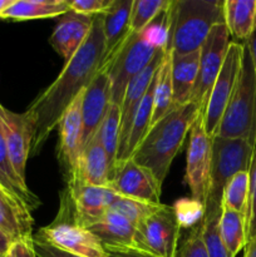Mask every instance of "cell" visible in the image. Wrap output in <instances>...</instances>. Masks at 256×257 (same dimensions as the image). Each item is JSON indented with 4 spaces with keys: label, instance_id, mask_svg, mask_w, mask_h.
Here are the masks:
<instances>
[{
    "label": "cell",
    "instance_id": "obj_1",
    "mask_svg": "<svg viewBox=\"0 0 256 257\" xmlns=\"http://www.w3.org/2000/svg\"><path fill=\"white\" fill-rule=\"evenodd\" d=\"M105 55L102 15L93 17L92 28L72 59L64 64L57 79L33 100L25 110L34 127L32 153L37 155L45 141L59 125L67 108L89 85L93 78L102 69Z\"/></svg>",
    "mask_w": 256,
    "mask_h": 257
},
{
    "label": "cell",
    "instance_id": "obj_2",
    "mask_svg": "<svg viewBox=\"0 0 256 257\" xmlns=\"http://www.w3.org/2000/svg\"><path fill=\"white\" fill-rule=\"evenodd\" d=\"M202 113V108L193 102L172 108L151 127L131 160L150 170L162 185L191 127Z\"/></svg>",
    "mask_w": 256,
    "mask_h": 257
},
{
    "label": "cell",
    "instance_id": "obj_3",
    "mask_svg": "<svg viewBox=\"0 0 256 257\" xmlns=\"http://www.w3.org/2000/svg\"><path fill=\"white\" fill-rule=\"evenodd\" d=\"M225 23L223 2L177 0L170 5L166 52L190 54L197 52L215 25Z\"/></svg>",
    "mask_w": 256,
    "mask_h": 257
},
{
    "label": "cell",
    "instance_id": "obj_4",
    "mask_svg": "<svg viewBox=\"0 0 256 257\" xmlns=\"http://www.w3.org/2000/svg\"><path fill=\"white\" fill-rule=\"evenodd\" d=\"M215 136L242 138L256 148V73L246 43H243L242 62L235 89Z\"/></svg>",
    "mask_w": 256,
    "mask_h": 257
},
{
    "label": "cell",
    "instance_id": "obj_5",
    "mask_svg": "<svg viewBox=\"0 0 256 257\" xmlns=\"http://www.w3.org/2000/svg\"><path fill=\"white\" fill-rule=\"evenodd\" d=\"M255 147L242 138L212 137L210 185L205 213L221 212L223 188L240 172H250Z\"/></svg>",
    "mask_w": 256,
    "mask_h": 257
},
{
    "label": "cell",
    "instance_id": "obj_6",
    "mask_svg": "<svg viewBox=\"0 0 256 257\" xmlns=\"http://www.w3.org/2000/svg\"><path fill=\"white\" fill-rule=\"evenodd\" d=\"M158 49L161 48L153 44L143 32H131L119 49L103 67L107 69L112 83L113 104L120 107L130 82L150 64Z\"/></svg>",
    "mask_w": 256,
    "mask_h": 257
},
{
    "label": "cell",
    "instance_id": "obj_7",
    "mask_svg": "<svg viewBox=\"0 0 256 257\" xmlns=\"http://www.w3.org/2000/svg\"><path fill=\"white\" fill-rule=\"evenodd\" d=\"M117 193L109 187L70 185L62 198L57 220L72 221L82 227L94 225L109 211Z\"/></svg>",
    "mask_w": 256,
    "mask_h": 257
},
{
    "label": "cell",
    "instance_id": "obj_8",
    "mask_svg": "<svg viewBox=\"0 0 256 257\" xmlns=\"http://www.w3.org/2000/svg\"><path fill=\"white\" fill-rule=\"evenodd\" d=\"M181 228L173 206L162 205L137 226L136 248L158 257H176Z\"/></svg>",
    "mask_w": 256,
    "mask_h": 257
},
{
    "label": "cell",
    "instance_id": "obj_9",
    "mask_svg": "<svg viewBox=\"0 0 256 257\" xmlns=\"http://www.w3.org/2000/svg\"><path fill=\"white\" fill-rule=\"evenodd\" d=\"M242 54L243 43L231 42L228 45L225 62H223L222 68L213 83L205 110L202 113L205 131L210 137H215L221 118L225 113L228 100L235 89L238 73H240L241 62H242Z\"/></svg>",
    "mask_w": 256,
    "mask_h": 257
},
{
    "label": "cell",
    "instance_id": "obj_10",
    "mask_svg": "<svg viewBox=\"0 0 256 257\" xmlns=\"http://www.w3.org/2000/svg\"><path fill=\"white\" fill-rule=\"evenodd\" d=\"M211 158H212V137L206 133L202 114H200L190 130L185 181L190 187L193 200L201 203L203 207H205L208 185H210Z\"/></svg>",
    "mask_w": 256,
    "mask_h": 257
},
{
    "label": "cell",
    "instance_id": "obj_11",
    "mask_svg": "<svg viewBox=\"0 0 256 257\" xmlns=\"http://www.w3.org/2000/svg\"><path fill=\"white\" fill-rule=\"evenodd\" d=\"M230 43V33L225 23H222L211 29L205 43L200 48L198 74L190 102L197 103L202 110H205L213 83L225 62Z\"/></svg>",
    "mask_w": 256,
    "mask_h": 257
},
{
    "label": "cell",
    "instance_id": "obj_12",
    "mask_svg": "<svg viewBox=\"0 0 256 257\" xmlns=\"http://www.w3.org/2000/svg\"><path fill=\"white\" fill-rule=\"evenodd\" d=\"M33 238L69 251L82 257H107L100 241L85 227L72 221L57 220L49 226L42 227Z\"/></svg>",
    "mask_w": 256,
    "mask_h": 257
},
{
    "label": "cell",
    "instance_id": "obj_13",
    "mask_svg": "<svg viewBox=\"0 0 256 257\" xmlns=\"http://www.w3.org/2000/svg\"><path fill=\"white\" fill-rule=\"evenodd\" d=\"M82 95L83 92L67 108L59 122V145L57 157L65 183L73 182L78 161L82 155Z\"/></svg>",
    "mask_w": 256,
    "mask_h": 257
},
{
    "label": "cell",
    "instance_id": "obj_14",
    "mask_svg": "<svg viewBox=\"0 0 256 257\" xmlns=\"http://www.w3.org/2000/svg\"><path fill=\"white\" fill-rule=\"evenodd\" d=\"M165 48L158 49L150 64L131 80L125 89L124 97H123L122 104H120V137L117 152V165L127 161L125 160V150H127L128 135H130L133 118H135L138 107L147 93L148 88L155 79L156 73L165 58Z\"/></svg>",
    "mask_w": 256,
    "mask_h": 257
},
{
    "label": "cell",
    "instance_id": "obj_15",
    "mask_svg": "<svg viewBox=\"0 0 256 257\" xmlns=\"http://www.w3.org/2000/svg\"><path fill=\"white\" fill-rule=\"evenodd\" d=\"M0 123L13 167L18 176L27 182L25 168L34 138L32 119L25 112L15 113L0 104Z\"/></svg>",
    "mask_w": 256,
    "mask_h": 257
},
{
    "label": "cell",
    "instance_id": "obj_16",
    "mask_svg": "<svg viewBox=\"0 0 256 257\" xmlns=\"http://www.w3.org/2000/svg\"><path fill=\"white\" fill-rule=\"evenodd\" d=\"M108 187L119 196L161 205L162 185L150 170L137 165L131 158L118 163Z\"/></svg>",
    "mask_w": 256,
    "mask_h": 257
},
{
    "label": "cell",
    "instance_id": "obj_17",
    "mask_svg": "<svg viewBox=\"0 0 256 257\" xmlns=\"http://www.w3.org/2000/svg\"><path fill=\"white\" fill-rule=\"evenodd\" d=\"M112 103V83L105 68L97 73L82 95V147L97 135ZM83 151V150H82Z\"/></svg>",
    "mask_w": 256,
    "mask_h": 257
},
{
    "label": "cell",
    "instance_id": "obj_18",
    "mask_svg": "<svg viewBox=\"0 0 256 257\" xmlns=\"http://www.w3.org/2000/svg\"><path fill=\"white\" fill-rule=\"evenodd\" d=\"M92 23L93 17L79 14L73 10L60 17L59 23L50 35L49 44L65 63L72 59L75 52L87 39Z\"/></svg>",
    "mask_w": 256,
    "mask_h": 257
},
{
    "label": "cell",
    "instance_id": "obj_19",
    "mask_svg": "<svg viewBox=\"0 0 256 257\" xmlns=\"http://www.w3.org/2000/svg\"><path fill=\"white\" fill-rule=\"evenodd\" d=\"M132 7L133 0H114L112 7L105 13L100 14L105 45L103 67L109 62L110 58L115 54V52L131 34Z\"/></svg>",
    "mask_w": 256,
    "mask_h": 257
},
{
    "label": "cell",
    "instance_id": "obj_20",
    "mask_svg": "<svg viewBox=\"0 0 256 257\" xmlns=\"http://www.w3.org/2000/svg\"><path fill=\"white\" fill-rule=\"evenodd\" d=\"M0 190L28 212L32 213L40 206L39 197L29 190L27 182L18 176L13 167L5 143L2 123H0Z\"/></svg>",
    "mask_w": 256,
    "mask_h": 257
},
{
    "label": "cell",
    "instance_id": "obj_21",
    "mask_svg": "<svg viewBox=\"0 0 256 257\" xmlns=\"http://www.w3.org/2000/svg\"><path fill=\"white\" fill-rule=\"evenodd\" d=\"M109 181L110 170L107 155L97 138L94 137L83 148L82 155L78 161L74 180L67 186L85 185L108 187Z\"/></svg>",
    "mask_w": 256,
    "mask_h": 257
},
{
    "label": "cell",
    "instance_id": "obj_22",
    "mask_svg": "<svg viewBox=\"0 0 256 257\" xmlns=\"http://www.w3.org/2000/svg\"><path fill=\"white\" fill-rule=\"evenodd\" d=\"M200 65V50L190 54L171 53V77H172L173 107H180L190 102L195 88Z\"/></svg>",
    "mask_w": 256,
    "mask_h": 257
},
{
    "label": "cell",
    "instance_id": "obj_23",
    "mask_svg": "<svg viewBox=\"0 0 256 257\" xmlns=\"http://www.w3.org/2000/svg\"><path fill=\"white\" fill-rule=\"evenodd\" d=\"M93 233L103 247H135L137 227L127 218L108 211L102 220L87 227Z\"/></svg>",
    "mask_w": 256,
    "mask_h": 257
},
{
    "label": "cell",
    "instance_id": "obj_24",
    "mask_svg": "<svg viewBox=\"0 0 256 257\" xmlns=\"http://www.w3.org/2000/svg\"><path fill=\"white\" fill-rule=\"evenodd\" d=\"M32 213L18 206L0 190V230L13 242L33 243Z\"/></svg>",
    "mask_w": 256,
    "mask_h": 257
},
{
    "label": "cell",
    "instance_id": "obj_25",
    "mask_svg": "<svg viewBox=\"0 0 256 257\" xmlns=\"http://www.w3.org/2000/svg\"><path fill=\"white\" fill-rule=\"evenodd\" d=\"M68 0H14L12 5L0 14V19L33 20L62 17L69 12Z\"/></svg>",
    "mask_w": 256,
    "mask_h": 257
},
{
    "label": "cell",
    "instance_id": "obj_26",
    "mask_svg": "<svg viewBox=\"0 0 256 257\" xmlns=\"http://www.w3.org/2000/svg\"><path fill=\"white\" fill-rule=\"evenodd\" d=\"M223 18L230 35L246 43L256 24V0H225Z\"/></svg>",
    "mask_w": 256,
    "mask_h": 257
},
{
    "label": "cell",
    "instance_id": "obj_27",
    "mask_svg": "<svg viewBox=\"0 0 256 257\" xmlns=\"http://www.w3.org/2000/svg\"><path fill=\"white\" fill-rule=\"evenodd\" d=\"M218 230L223 245L231 257H235L247 245L246 236V217L230 208L221 207Z\"/></svg>",
    "mask_w": 256,
    "mask_h": 257
},
{
    "label": "cell",
    "instance_id": "obj_28",
    "mask_svg": "<svg viewBox=\"0 0 256 257\" xmlns=\"http://www.w3.org/2000/svg\"><path fill=\"white\" fill-rule=\"evenodd\" d=\"M120 137V107L110 103L108 112L98 130L95 138L104 150L107 155L108 163L110 170V181L114 175L115 166H117V152L119 146ZM109 181V183H110Z\"/></svg>",
    "mask_w": 256,
    "mask_h": 257
},
{
    "label": "cell",
    "instance_id": "obj_29",
    "mask_svg": "<svg viewBox=\"0 0 256 257\" xmlns=\"http://www.w3.org/2000/svg\"><path fill=\"white\" fill-rule=\"evenodd\" d=\"M173 107V89H172V77H171V53L166 52L165 58L161 63L160 68L156 74L155 92H153V124L158 122L162 117H165Z\"/></svg>",
    "mask_w": 256,
    "mask_h": 257
},
{
    "label": "cell",
    "instance_id": "obj_30",
    "mask_svg": "<svg viewBox=\"0 0 256 257\" xmlns=\"http://www.w3.org/2000/svg\"><path fill=\"white\" fill-rule=\"evenodd\" d=\"M157 74V73H156ZM155 82L156 77L153 79L152 84L148 88L147 93L143 97L140 107H138L137 113L133 118L132 125H131L130 135H128L127 141V150H125V160H130L131 156L135 153L138 146L145 140L146 135L151 130V123H152L153 114V92H155Z\"/></svg>",
    "mask_w": 256,
    "mask_h": 257
},
{
    "label": "cell",
    "instance_id": "obj_31",
    "mask_svg": "<svg viewBox=\"0 0 256 257\" xmlns=\"http://www.w3.org/2000/svg\"><path fill=\"white\" fill-rule=\"evenodd\" d=\"M248 190H250L248 172H240L235 175L223 188L221 207L230 208L246 217L248 207Z\"/></svg>",
    "mask_w": 256,
    "mask_h": 257
},
{
    "label": "cell",
    "instance_id": "obj_32",
    "mask_svg": "<svg viewBox=\"0 0 256 257\" xmlns=\"http://www.w3.org/2000/svg\"><path fill=\"white\" fill-rule=\"evenodd\" d=\"M163 203L155 205V203L146 202V201L136 200V198L124 197V196L117 195L115 200L113 201L109 211L115 213H119L124 218H127L131 223L137 227L141 222L150 217L151 215L158 211Z\"/></svg>",
    "mask_w": 256,
    "mask_h": 257
},
{
    "label": "cell",
    "instance_id": "obj_33",
    "mask_svg": "<svg viewBox=\"0 0 256 257\" xmlns=\"http://www.w3.org/2000/svg\"><path fill=\"white\" fill-rule=\"evenodd\" d=\"M170 4L171 2L167 0H133L131 32H142L163 10L167 9Z\"/></svg>",
    "mask_w": 256,
    "mask_h": 257
},
{
    "label": "cell",
    "instance_id": "obj_34",
    "mask_svg": "<svg viewBox=\"0 0 256 257\" xmlns=\"http://www.w3.org/2000/svg\"><path fill=\"white\" fill-rule=\"evenodd\" d=\"M220 216L221 212L203 213V218L201 221L202 240L203 243H205L208 257H231L226 246L223 245L220 230H218Z\"/></svg>",
    "mask_w": 256,
    "mask_h": 257
},
{
    "label": "cell",
    "instance_id": "obj_35",
    "mask_svg": "<svg viewBox=\"0 0 256 257\" xmlns=\"http://www.w3.org/2000/svg\"><path fill=\"white\" fill-rule=\"evenodd\" d=\"M250 190H248V207L246 215V236L247 242L256 238V148L250 168Z\"/></svg>",
    "mask_w": 256,
    "mask_h": 257
},
{
    "label": "cell",
    "instance_id": "obj_36",
    "mask_svg": "<svg viewBox=\"0 0 256 257\" xmlns=\"http://www.w3.org/2000/svg\"><path fill=\"white\" fill-rule=\"evenodd\" d=\"M176 257H208L205 243L202 240V225H198L191 231L190 235L185 238L181 245H178Z\"/></svg>",
    "mask_w": 256,
    "mask_h": 257
},
{
    "label": "cell",
    "instance_id": "obj_37",
    "mask_svg": "<svg viewBox=\"0 0 256 257\" xmlns=\"http://www.w3.org/2000/svg\"><path fill=\"white\" fill-rule=\"evenodd\" d=\"M68 3L73 12L94 17L107 12L114 0H68Z\"/></svg>",
    "mask_w": 256,
    "mask_h": 257
},
{
    "label": "cell",
    "instance_id": "obj_38",
    "mask_svg": "<svg viewBox=\"0 0 256 257\" xmlns=\"http://www.w3.org/2000/svg\"><path fill=\"white\" fill-rule=\"evenodd\" d=\"M33 248H34L35 257H82L69 252V251L55 247L44 241L35 240V238H33Z\"/></svg>",
    "mask_w": 256,
    "mask_h": 257
},
{
    "label": "cell",
    "instance_id": "obj_39",
    "mask_svg": "<svg viewBox=\"0 0 256 257\" xmlns=\"http://www.w3.org/2000/svg\"><path fill=\"white\" fill-rule=\"evenodd\" d=\"M107 257H158L135 247H104Z\"/></svg>",
    "mask_w": 256,
    "mask_h": 257
},
{
    "label": "cell",
    "instance_id": "obj_40",
    "mask_svg": "<svg viewBox=\"0 0 256 257\" xmlns=\"http://www.w3.org/2000/svg\"><path fill=\"white\" fill-rule=\"evenodd\" d=\"M13 241L0 230V257H7L13 247Z\"/></svg>",
    "mask_w": 256,
    "mask_h": 257
},
{
    "label": "cell",
    "instance_id": "obj_41",
    "mask_svg": "<svg viewBox=\"0 0 256 257\" xmlns=\"http://www.w3.org/2000/svg\"><path fill=\"white\" fill-rule=\"evenodd\" d=\"M246 44L248 45V49H250L251 57H252V60H253V65H255V73H256V24H255V29H253L250 39L246 42Z\"/></svg>",
    "mask_w": 256,
    "mask_h": 257
},
{
    "label": "cell",
    "instance_id": "obj_42",
    "mask_svg": "<svg viewBox=\"0 0 256 257\" xmlns=\"http://www.w3.org/2000/svg\"><path fill=\"white\" fill-rule=\"evenodd\" d=\"M243 257H256V238L247 242L245 250V256Z\"/></svg>",
    "mask_w": 256,
    "mask_h": 257
},
{
    "label": "cell",
    "instance_id": "obj_43",
    "mask_svg": "<svg viewBox=\"0 0 256 257\" xmlns=\"http://www.w3.org/2000/svg\"><path fill=\"white\" fill-rule=\"evenodd\" d=\"M7 257H10V256H9V255H8V256H7Z\"/></svg>",
    "mask_w": 256,
    "mask_h": 257
}]
</instances>
